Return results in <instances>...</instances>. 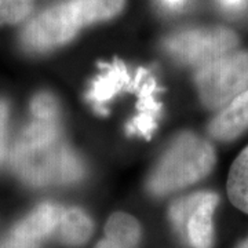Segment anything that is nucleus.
<instances>
[{
    "instance_id": "f3484780",
    "label": "nucleus",
    "mask_w": 248,
    "mask_h": 248,
    "mask_svg": "<svg viewBox=\"0 0 248 248\" xmlns=\"http://www.w3.org/2000/svg\"><path fill=\"white\" fill-rule=\"evenodd\" d=\"M186 0H160V3L170 10H178L184 6Z\"/></svg>"
},
{
    "instance_id": "dca6fc26",
    "label": "nucleus",
    "mask_w": 248,
    "mask_h": 248,
    "mask_svg": "<svg viewBox=\"0 0 248 248\" xmlns=\"http://www.w3.org/2000/svg\"><path fill=\"white\" fill-rule=\"evenodd\" d=\"M0 248H39V243L10 232L9 236L0 243Z\"/></svg>"
},
{
    "instance_id": "ddd939ff",
    "label": "nucleus",
    "mask_w": 248,
    "mask_h": 248,
    "mask_svg": "<svg viewBox=\"0 0 248 248\" xmlns=\"http://www.w3.org/2000/svg\"><path fill=\"white\" fill-rule=\"evenodd\" d=\"M105 239L120 248H135L141 237V229L131 215L117 213L109 218L105 226Z\"/></svg>"
},
{
    "instance_id": "9d476101",
    "label": "nucleus",
    "mask_w": 248,
    "mask_h": 248,
    "mask_svg": "<svg viewBox=\"0 0 248 248\" xmlns=\"http://www.w3.org/2000/svg\"><path fill=\"white\" fill-rule=\"evenodd\" d=\"M61 213L62 205L40 204L22 221L18 222L11 232L36 243H40L47 237H55Z\"/></svg>"
},
{
    "instance_id": "39448f33",
    "label": "nucleus",
    "mask_w": 248,
    "mask_h": 248,
    "mask_svg": "<svg viewBox=\"0 0 248 248\" xmlns=\"http://www.w3.org/2000/svg\"><path fill=\"white\" fill-rule=\"evenodd\" d=\"M237 35L225 27L186 29L169 36L163 43L174 60L196 68L237 50Z\"/></svg>"
},
{
    "instance_id": "2eb2a0df",
    "label": "nucleus",
    "mask_w": 248,
    "mask_h": 248,
    "mask_svg": "<svg viewBox=\"0 0 248 248\" xmlns=\"http://www.w3.org/2000/svg\"><path fill=\"white\" fill-rule=\"evenodd\" d=\"M7 125H9V107L6 101L0 99V164L7 153Z\"/></svg>"
},
{
    "instance_id": "1a4fd4ad",
    "label": "nucleus",
    "mask_w": 248,
    "mask_h": 248,
    "mask_svg": "<svg viewBox=\"0 0 248 248\" xmlns=\"http://www.w3.org/2000/svg\"><path fill=\"white\" fill-rule=\"evenodd\" d=\"M248 130V90L222 109L210 124V134L221 141L234 140Z\"/></svg>"
},
{
    "instance_id": "f257e3e1",
    "label": "nucleus",
    "mask_w": 248,
    "mask_h": 248,
    "mask_svg": "<svg viewBox=\"0 0 248 248\" xmlns=\"http://www.w3.org/2000/svg\"><path fill=\"white\" fill-rule=\"evenodd\" d=\"M10 163L31 186L72 184L84 174L81 160L61 141L60 119L32 116L10 151Z\"/></svg>"
},
{
    "instance_id": "0eeeda50",
    "label": "nucleus",
    "mask_w": 248,
    "mask_h": 248,
    "mask_svg": "<svg viewBox=\"0 0 248 248\" xmlns=\"http://www.w3.org/2000/svg\"><path fill=\"white\" fill-rule=\"evenodd\" d=\"M134 89L138 93V112L127 125V131L149 138L156 127L160 112V105L156 98L157 84L151 72L143 68L138 69L134 79Z\"/></svg>"
},
{
    "instance_id": "423d86ee",
    "label": "nucleus",
    "mask_w": 248,
    "mask_h": 248,
    "mask_svg": "<svg viewBox=\"0 0 248 248\" xmlns=\"http://www.w3.org/2000/svg\"><path fill=\"white\" fill-rule=\"evenodd\" d=\"M218 196L199 192L172 204L170 217L177 229L195 248H211L214 241L213 217Z\"/></svg>"
},
{
    "instance_id": "6ab92c4d",
    "label": "nucleus",
    "mask_w": 248,
    "mask_h": 248,
    "mask_svg": "<svg viewBox=\"0 0 248 248\" xmlns=\"http://www.w3.org/2000/svg\"><path fill=\"white\" fill-rule=\"evenodd\" d=\"M239 248H248V239L246 240V241H244V243H243V244H241Z\"/></svg>"
},
{
    "instance_id": "4468645a",
    "label": "nucleus",
    "mask_w": 248,
    "mask_h": 248,
    "mask_svg": "<svg viewBox=\"0 0 248 248\" xmlns=\"http://www.w3.org/2000/svg\"><path fill=\"white\" fill-rule=\"evenodd\" d=\"M35 1L36 0H0V27L24 22L32 14Z\"/></svg>"
},
{
    "instance_id": "6e6552de",
    "label": "nucleus",
    "mask_w": 248,
    "mask_h": 248,
    "mask_svg": "<svg viewBox=\"0 0 248 248\" xmlns=\"http://www.w3.org/2000/svg\"><path fill=\"white\" fill-rule=\"evenodd\" d=\"M133 79L125 65L119 60L107 63L102 72L93 81V86L87 93V99L98 113H107V104L127 87H131Z\"/></svg>"
},
{
    "instance_id": "9b49d317",
    "label": "nucleus",
    "mask_w": 248,
    "mask_h": 248,
    "mask_svg": "<svg viewBox=\"0 0 248 248\" xmlns=\"http://www.w3.org/2000/svg\"><path fill=\"white\" fill-rule=\"evenodd\" d=\"M93 223L90 218L78 208L62 207L61 218L55 237L68 246H81L91 236Z\"/></svg>"
},
{
    "instance_id": "a211bd4d",
    "label": "nucleus",
    "mask_w": 248,
    "mask_h": 248,
    "mask_svg": "<svg viewBox=\"0 0 248 248\" xmlns=\"http://www.w3.org/2000/svg\"><path fill=\"white\" fill-rule=\"evenodd\" d=\"M95 248H120L119 246H116L115 243H112L110 240L104 239L102 241H99L97 244V247Z\"/></svg>"
},
{
    "instance_id": "20e7f679",
    "label": "nucleus",
    "mask_w": 248,
    "mask_h": 248,
    "mask_svg": "<svg viewBox=\"0 0 248 248\" xmlns=\"http://www.w3.org/2000/svg\"><path fill=\"white\" fill-rule=\"evenodd\" d=\"M196 86L207 108L228 107L248 90V53L234 50L197 68Z\"/></svg>"
},
{
    "instance_id": "f8f14e48",
    "label": "nucleus",
    "mask_w": 248,
    "mask_h": 248,
    "mask_svg": "<svg viewBox=\"0 0 248 248\" xmlns=\"http://www.w3.org/2000/svg\"><path fill=\"white\" fill-rule=\"evenodd\" d=\"M228 195L239 210L248 214V146L232 164L228 178Z\"/></svg>"
},
{
    "instance_id": "7ed1b4c3",
    "label": "nucleus",
    "mask_w": 248,
    "mask_h": 248,
    "mask_svg": "<svg viewBox=\"0 0 248 248\" xmlns=\"http://www.w3.org/2000/svg\"><path fill=\"white\" fill-rule=\"evenodd\" d=\"M215 153L207 141L193 134H182L170 145L149 178L153 195H166L192 185L214 167Z\"/></svg>"
},
{
    "instance_id": "f03ea898",
    "label": "nucleus",
    "mask_w": 248,
    "mask_h": 248,
    "mask_svg": "<svg viewBox=\"0 0 248 248\" xmlns=\"http://www.w3.org/2000/svg\"><path fill=\"white\" fill-rule=\"evenodd\" d=\"M125 0H57L42 10L21 32V45L31 53H45L68 43L87 25L116 17Z\"/></svg>"
}]
</instances>
